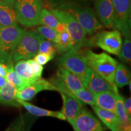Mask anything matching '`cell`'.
Here are the masks:
<instances>
[{
	"label": "cell",
	"mask_w": 131,
	"mask_h": 131,
	"mask_svg": "<svg viewBox=\"0 0 131 131\" xmlns=\"http://www.w3.org/2000/svg\"><path fill=\"white\" fill-rule=\"evenodd\" d=\"M52 8L68 12L80 24L86 35H93L102 30L104 26L100 22L92 8L80 3H61Z\"/></svg>",
	"instance_id": "cell-1"
},
{
	"label": "cell",
	"mask_w": 131,
	"mask_h": 131,
	"mask_svg": "<svg viewBox=\"0 0 131 131\" xmlns=\"http://www.w3.org/2000/svg\"><path fill=\"white\" fill-rule=\"evenodd\" d=\"M81 52L87 66L118 89L114 77L118 62L104 52L96 53L89 49Z\"/></svg>",
	"instance_id": "cell-2"
},
{
	"label": "cell",
	"mask_w": 131,
	"mask_h": 131,
	"mask_svg": "<svg viewBox=\"0 0 131 131\" xmlns=\"http://www.w3.org/2000/svg\"><path fill=\"white\" fill-rule=\"evenodd\" d=\"M18 23L26 28L39 25V17L43 8L42 0H16L14 4Z\"/></svg>",
	"instance_id": "cell-3"
},
{
	"label": "cell",
	"mask_w": 131,
	"mask_h": 131,
	"mask_svg": "<svg viewBox=\"0 0 131 131\" xmlns=\"http://www.w3.org/2000/svg\"><path fill=\"white\" fill-rule=\"evenodd\" d=\"M50 10L56 16L60 22L64 26L66 30L69 34L73 41V48L74 49H81V47L93 45L91 41L87 40L86 34L80 26V24L73 18L63 10L52 8Z\"/></svg>",
	"instance_id": "cell-4"
},
{
	"label": "cell",
	"mask_w": 131,
	"mask_h": 131,
	"mask_svg": "<svg viewBox=\"0 0 131 131\" xmlns=\"http://www.w3.org/2000/svg\"><path fill=\"white\" fill-rule=\"evenodd\" d=\"M24 30L18 24L0 29V62L9 64L12 61L15 49Z\"/></svg>",
	"instance_id": "cell-5"
},
{
	"label": "cell",
	"mask_w": 131,
	"mask_h": 131,
	"mask_svg": "<svg viewBox=\"0 0 131 131\" xmlns=\"http://www.w3.org/2000/svg\"><path fill=\"white\" fill-rule=\"evenodd\" d=\"M43 38L36 30L25 31L19 39L13 55L14 63L31 59L38 52L40 41Z\"/></svg>",
	"instance_id": "cell-6"
},
{
	"label": "cell",
	"mask_w": 131,
	"mask_h": 131,
	"mask_svg": "<svg viewBox=\"0 0 131 131\" xmlns=\"http://www.w3.org/2000/svg\"><path fill=\"white\" fill-rule=\"evenodd\" d=\"M57 63L59 66L69 70L78 76L83 83L88 67L80 49H72L61 54L57 59Z\"/></svg>",
	"instance_id": "cell-7"
},
{
	"label": "cell",
	"mask_w": 131,
	"mask_h": 131,
	"mask_svg": "<svg viewBox=\"0 0 131 131\" xmlns=\"http://www.w3.org/2000/svg\"><path fill=\"white\" fill-rule=\"evenodd\" d=\"M92 44L104 51L119 56L123 46L122 35L119 30H103L95 34L91 40Z\"/></svg>",
	"instance_id": "cell-8"
},
{
	"label": "cell",
	"mask_w": 131,
	"mask_h": 131,
	"mask_svg": "<svg viewBox=\"0 0 131 131\" xmlns=\"http://www.w3.org/2000/svg\"><path fill=\"white\" fill-rule=\"evenodd\" d=\"M114 8L113 29L124 37L130 36V0H112Z\"/></svg>",
	"instance_id": "cell-9"
},
{
	"label": "cell",
	"mask_w": 131,
	"mask_h": 131,
	"mask_svg": "<svg viewBox=\"0 0 131 131\" xmlns=\"http://www.w3.org/2000/svg\"><path fill=\"white\" fill-rule=\"evenodd\" d=\"M72 126L75 131H98L104 129L97 118L85 107H81Z\"/></svg>",
	"instance_id": "cell-10"
},
{
	"label": "cell",
	"mask_w": 131,
	"mask_h": 131,
	"mask_svg": "<svg viewBox=\"0 0 131 131\" xmlns=\"http://www.w3.org/2000/svg\"><path fill=\"white\" fill-rule=\"evenodd\" d=\"M83 84L84 88L94 95L107 91L114 92L116 94H119L118 89H115L112 85L89 68L87 70Z\"/></svg>",
	"instance_id": "cell-11"
},
{
	"label": "cell",
	"mask_w": 131,
	"mask_h": 131,
	"mask_svg": "<svg viewBox=\"0 0 131 131\" xmlns=\"http://www.w3.org/2000/svg\"><path fill=\"white\" fill-rule=\"evenodd\" d=\"M43 91H56V89L48 80L40 78L21 91H17L16 98L26 101H29L32 100L39 92Z\"/></svg>",
	"instance_id": "cell-12"
},
{
	"label": "cell",
	"mask_w": 131,
	"mask_h": 131,
	"mask_svg": "<svg viewBox=\"0 0 131 131\" xmlns=\"http://www.w3.org/2000/svg\"><path fill=\"white\" fill-rule=\"evenodd\" d=\"M95 9L102 25L106 28L113 29L114 8L112 0H95Z\"/></svg>",
	"instance_id": "cell-13"
},
{
	"label": "cell",
	"mask_w": 131,
	"mask_h": 131,
	"mask_svg": "<svg viewBox=\"0 0 131 131\" xmlns=\"http://www.w3.org/2000/svg\"><path fill=\"white\" fill-rule=\"evenodd\" d=\"M63 99V107L61 112L63 113L67 120L72 125L75 118L79 114L81 107H84L71 96L64 94H60Z\"/></svg>",
	"instance_id": "cell-14"
},
{
	"label": "cell",
	"mask_w": 131,
	"mask_h": 131,
	"mask_svg": "<svg viewBox=\"0 0 131 131\" xmlns=\"http://www.w3.org/2000/svg\"><path fill=\"white\" fill-rule=\"evenodd\" d=\"M14 6L0 0V29L17 25Z\"/></svg>",
	"instance_id": "cell-15"
},
{
	"label": "cell",
	"mask_w": 131,
	"mask_h": 131,
	"mask_svg": "<svg viewBox=\"0 0 131 131\" xmlns=\"http://www.w3.org/2000/svg\"><path fill=\"white\" fill-rule=\"evenodd\" d=\"M57 73L61 78L68 89L73 94L78 90L84 88L83 83L78 77L69 70L59 66Z\"/></svg>",
	"instance_id": "cell-16"
},
{
	"label": "cell",
	"mask_w": 131,
	"mask_h": 131,
	"mask_svg": "<svg viewBox=\"0 0 131 131\" xmlns=\"http://www.w3.org/2000/svg\"><path fill=\"white\" fill-rule=\"evenodd\" d=\"M16 100L21 106H23L25 109L32 115L37 117H52L61 120H66V118L61 111H54L45 109L18 98H16Z\"/></svg>",
	"instance_id": "cell-17"
},
{
	"label": "cell",
	"mask_w": 131,
	"mask_h": 131,
	"mask_svg": "<svg viewBox=\"0 0 131 131\" xmlns=\"http://www.w3.org/2000/svg\"><path fill=\"white\" fill-rule=\"evenodd\" d=\"M117 95L110 91L97 93L94 95L95 106L115 112Z\"/></svg>",
	"instance_id": "cell-18"
},
{
	"label": "cell",
	"mask_w": 131,
	"mask_h": 131,
	"mask_svg": "<svg viewBox=\"0 0 131 131\" xmlns=\"http://www.w3.org/2000/svg\"><path fill=\"white\" fill-rule=\"evenodd\" d=\"M92 109L100 119L111 131H117L119 120L115 112L101 109L97 106H93Z\"/></svg>",
	"instance_id": "cell-19"
},
{
	"label": "cell",
	"mask_w": 131,
	"mask_h": 131,
	"mask_svg": "<svg viewBox=\"0 0 131 131\" xmlns=\"http://www.w3.org/2000/svg\"><path fill=\"white\" fill-rule=\"evenodd\" d=\"M39 25L45 26L54 29L59 33L65 29L64 26L59 21L50 10L46 8H42L39 17Z\"/></svg>",
	"instance_id": "cell-20"
},
{
	"label": "cell",
	"mask_w": 131,
	"mask_h": 131,
	"mask_svg": "<svg viewBox=\"0 0 131 131\" xmlns=\"http://www.w3.org/2000/svg\"><path fill=\"white\" fill-rule=\"evenodd\" d=\"M16 92L15 88L7 81L6 84L0 89V103L5 106L19 107L21 105L16 98Z\"/></svg>",
	"instance_id": "cell-21"
},
{
	"label": "cell",
	"mask_w": 131,
	"mask_h": 131,
	"mask_svg": "<svg viewBox=\"0 0 131 131\" xmlns=\"http://www.w3.org/2000/svg\"><path fill=\"white\" fill-rule=\"evenodd\" d=\"M14 68L15 72L21 78L28 81L30 84L40 79L34 75L32 69L27 60H19L15 62Z\"/></svg>",
	"instance_id": "cell-22"
},
{
	"label": "cell",
	"mask_w": 131,
	"mask_h": 131,
	"mask_svg": "<svg viewBox=\"0 0 131 131\" xmlns=\"http://www.w3.org/2000/svg\"><path fill=\"white\" fill-rule=\"evenodd\" d=\"M54 45L56 47L57 52L59 54L65 53L73 48V41L66 29L58 33Z\"/></svg>",
	"instance_id": "cell-23"
},
{
	"label": "cell",
	"mask_w": 131,
	"mask_h": 131,
	"mask_svg": "<svg viewBox=\"0 0 131 131\" xmlns=\"http://www.w3.org/2000/svg\"><path fill=\"white\" fill-rule=\"evenodd\" d=\"M6 79L7 82L15 88L17 91H21L25 87L30 84L28 81L23 79L15 72L14 68V62L7 64V71Z\"/></svg>",
	"instance_id": "cell-24"
},
{
	"label": "cell",
	"mask_w": 131,
	"mask_h": 131,
	"mask_svg": "<svg viewBox=\"0 0 131 131\" xmlns=\"http://www.w3.org/2000/svg\"><path fill=\"white\" fill-rule=\"evenodd\" d=\"M114 81L116 86L119 88H123L130 83V72L125 65L118 63L115 73Z\"/></svg>",
	"instance_id": "cell-25"
},
{
	"label": "cell",
	"mask_w": 131,
	"mask_h": 131,
	"mask_svg": "<svg viewBox=\"0 0 131 131\" xmlns=\"http://www.w3.org/2000/svg\"><path fill=\"white\" fill-rule=\"evenodd\" d=\"M31 122H29L26 118L21 116L12 123L5 131H29Z\"/></svg>",
	"instance_id": "cell-26"
},
{
	"label": "cell",
	"mask_w": 131,
	"mask_h": 131,
	"mask_svg": "<svg viewBox=\"0 0 131 131\" xmlns=\"http://www.w3.org/2000/svg\"><path fill=\"white\" fill-rule=\"evenodd\" d=\"M119 58L124 63L130 64L131 63V40L130 36L124 37V43H123Z\"/></svg>",
	"instance_id": "cell-27"
},
{
	"label": "cell",
	"mask_w": 131,
	"mask_h": 131,
	"mask_svg": "<svg viewBox=\"0 0 131 131\" xmlns=\"http://www.w3.org/2000/svg\"><path fill=\"white\" fill-rule=\"evenodd\" d=\"M74 95L77 98L84 104H89L91 106H95L94 102V95L88 91L86 88H83L78 90L74 93Z\"/></svg>",
	"instance_id": "cell-28"
},
{
	"label": "cell",
	"mask_w": 131,
	"mask_h": 131,
	"mask_svg": "<svg viewBox=\"0 0 131 131\" xmlns=\"http://www.w3.org/2000/svg\"><path fill=\"white\" fill-rule=\"evenodd\" d=\"M36 31L45 40L55 43L58 35V32L54 29L45 26H41L36 29Z\"/></svg>",
	"instance_id": "cell-29"
},
{
	"label": "cell",
	"mask_w": 131,
	"mask_h": 131,
	"mask_svg": "<svg viewBox=\"0 0 131 131\" xmlns=\"http://www.w3.org/2000/svg\"><path fill=\"white\" fill-rule=\"evenodd\" d=\"M38 53L48 54V55H53L55 57V54L57 53L56 47H55L53 42L45 40L43 38L40 42Z\"/></svg>",
	"instance_id": "cell-30"
},
{
	"label": "cell",
	"mask_w": 131,
	"mask_h": 131,
	"mask_svg": "<svg viewBox=\"0 0 131 131\" xmlns=\"http://www.w3.org/2000/svg\"><path fill=\"white\" fill-rule=\"evenodd\" d=\"M54 56L53 55L42 53H37L34 57L33 60L38 63L39 64L43 66L46 64L49 61L52 60Z\"/></svg>",
	"instance_id": "cell-31"
},
{
	"label": "cell",
	"mask_w": 131,
	"mask_h": 131,
	"mask_svg": "<svg viewBox=\"0 0 131 131\" xmlns=\"http://www.w3.org/2000/svg\"><path fill=\"white\" fill-rule=\"evenodd\" d=\"M27 60V61L29 62V64L30 65L31 68L32 69L34 75H35L37 78H41L42 71H43V67H42V66L39 64L38 63H37L35 61H34V60L32 58L29 59V60Z\"/></svg>",
	"instance_id": "cell-32"
},
{
	"label": "cell",
	"mask_w": 131,
	"mask_h": 131,
	"mask_svg": "<svg viewBox=\"0 0 131 131\" xmlns=\"http://www.w3.org/2000/svg\"><path fill=\"white\" fill-rule=\"evenodd\" d=\"M91 1V0H47V2L49 3V5L52 6V7H55L57 5L61 4V3H84L88 1Z\"/></svg>",
	"instance_id": "cell-33"
},
{
	"label": "cell",
	"mask_w": 131,
	"mask_h": 131,
	"mask_svg": "<svg viewBox=\"0 0 131 131\" xmlns=\"http://www.w3.org/2000/svg\"><path fill=\"white\" fill-rule=\"evenodd\" d=\"M123 108L125 112L128 115L129 117L131 118V98L129 97L123 101Z\"/></svg>",
	"instance_id": "cell-34"
},
{
	"label": "cell",
	"mask_w": 131,
	"mask_h": 131,
	"mask_svg": "<svg viewBox=\"0 0 131 131\" xmlns=\"http://www.w3.org/2000/svg\"><path fill=\"white\" fill-rule=\"evenodd\" d=\"M7 71V64L0 62V76L6 78Z\"/></svg>",
	"instance_id": "cell-35"
},
{
	"label": "cell",
	"mask_w": 131,
	"mask_h": 131,
	"mask_svg": "<svg viewBox=\"0 0 131 131\" xmlns=\"http://www.w3.org/2000/svg\"><path fill=\"white\" fill-rule=\"evenodd\" d=\"M6 82H7V80H6V78L0 76V89L2 88L6 84Z\"/></svg>",
	"instance_id": "cell-36"
},
{
	"label": "cell",
	"mask_w": 131,
	"mask_h": 131,
	"mask_svg": "<svg viewBox=\"0 0 131 131\" xmlns=\"http://www.w3.org/2000/svg\"><path fill=\"white\" fill-rule=\"evenodd\" d=\"M1 1H4V2L8 3V4L12 5V6H14V4L16 0H1Z\"/></svg>",
	"instance_id": "cell-37"
},
{
	"label": "cell",
	"mask_w": 131,
	"mask_h": 131,
	"mask_svg": "<svg viewBox=\"0 0 131 131\" xmlns=\"http://www.w3.org/2000/svg\"><path fill=\"white\" fill-rule=\"evenodd\" d=\"M104 130V129H101V130H98V131H103Z\"/></svg>",
	"instance_id": "cell-38"
}]
</instances>
